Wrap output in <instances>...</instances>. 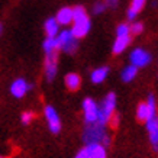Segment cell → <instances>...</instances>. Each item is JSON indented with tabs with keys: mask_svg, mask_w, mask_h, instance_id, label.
Here are the masks:
<instances>
[{
	"mask_svg": "<svg viewBox=\"0 0 158 158\" xmlns=\"http://www.w3.org/2000/svg\"><path fill=\"white\" fill-rule=\"evenodd\" d=\"M0 158H5V157H3V155H0Z\"/></svg>",
	"mask_w": 158,
	"mask_h": 158,
	"instance_id": "obj_29",
	"label": "cell"
},
{
	"mask_svg": "<svg viewBox=\"0 0 158 158\" xmlns=\"http://www.w3.org/2000/svg\"><path fill=\"white\" fill-rule=\"evenodd\" d=\"M129 31H131V34H134V35L142 34V31H144V25L141 23V22H135V23H132L129 26Z\"/></svg>",
	"mask_w": 158,
	"mask_h": 158,
	"instance_id": "obj_22",
	"label": "cell"
},
{
	"mask_svg": "<svg viewBox=\"0 0 158 158\" xmlns=\"http://www.w3.org/2000/svg\"><path fill=\"white\" fill-rule=\"evenodd\" d=\"M74 158H87V154H86V148H83V149H80L78 152L76 154V157Z\"/></svg>",
	"mask_w": 158,
	"mask_h": 158,
	"instance_id": "obj_26",
	"label": "cell"
},
{
	"mask_svg": "<svg viewBox=\"0 0 158 158\" xmlns=\"http://www.w3.org/2000/svg\"><path fill=\"white\" fill-rule=\"evenodd\" d=\"M131 44V35H126V36H116L115 42H113V47H112V51L115 55H119L125 51V49L129 47Z\"/></svg>",
	"mask_w": 158,
	"mask_h": 158,
	"instance_id": "obj_12",
	"label": "cell"
},
{
	"mask_svg": "<svg viewBox=\"0 0 158 158\" xmlns=\"http://www.w3.org/2000/svg\"><path fill=\"white\" fill-rule=\"evenodd\" d=\"M106 3L109 6H112V7H115V6L118 5V0H106Z\"/></svg>",
	"mask_w": 158,
	"mask_h": 158,
	"instance_id": "obj_27",
	"label": "cell"
},
{
	"mask_svg": "<svg viewBox=\"0 0 158 158\" xmlns=\"http://www.w3.org/2000/svg\"><path fill=\"white\" fill-rule=\"evenodd\" d=\"M64 83H65V86H67L68 90L76 91L80 89V86H81V77L78 76V74H76V73H70V74L65 76Z\"/></svg>",
	"mask_w": 158,
	"mask_h": 158,
	"instance_id": "obj_14",
	"label": "cell"
},
{
	"mask_svg": "<svg viewBox=\"0 0 158 158\" xmlns=\"http://www.w3.org/2000/svg\"><path fill=\"white\" fill-rule=\"evenodd\" d=\"M83 141L86 145L90 144H100L103 147H109L110 144V136L106 131V126L97 123H86L84 125V131H83Z\"/></svg>",
	"mask_w": 158,
	"mask_h": 158,
	"instance_id": "obj_1",
	"label": "cell"
},
{
	"mask_svg": "<svg viewBox=\"0 0 158 158\" xmlns=\"http://www.w3.org/2000/svg\"><path fill=\"white\" fill-rule=\"evenodd\" d=\"M145 126H147V131L149 132V141H151V145H152L154 151L158 149V119L157 116H152V118H148L145 120Z\"/></svg>",
	"mask_w": 158,
	"mask_h": 158,
	"instance_id": "obj_10",
	"label": "cell"
},
{
	"mask_svg": "<svg viewBox=\"0 0 158 158\" xmlns=\"http://www.w3.org/2000/svg\"><path fill=\"white\" fill-rule=\"evenodd\" d=\"M115 107H116V94L115 93H109L105 97V100L99 106V112H97V123L103 125H109V120L112 118V115L115 113Z\"/></svg>",
	"mask_w": 158,
	"mask_h": 158,
	"instance_id": "obj_3",
	"label": "cell"
},
{
	"mask_svg": "<svg viewBox=\"0 0 158 158\" xmlns=\"http://www.w3.org/2000/svg\"><path fill=\"white\" fill-rule=\"evenodd\" d=\"M44 29H45V34L48 38H55L60 32V25L55 20V18H49V19L45 20V25H44Z\"/></svg>",
	"mask_w": 158,
	"mask_h": 158,
	"instance_id": "obj_15",
	"label": "cell"
},
{
	"mask_svg": "<svg viewBox=\"0 0 158 158\" xmlns=\"http://www.w3.org/2000/svg\"><path fill=\"white\" fill-rule=\"evenodd\" d=\"M55 38H57L58 45H60V51H64L67 54H74L78 48V39L71 34L70 29L60 31Z\"/></svg>",
	"mask_w": 158,
	"mask_h": 158,
	"instance_id": "obj_4",
	"label": "cell"
},
{
	"mask_svg": "<svg viewBox=\"0 0 158 158\" xmlns=\"http://www.w3.org/2000/svg\"><path fill=\"white\" fill-rule=\"evenodd\" d=\"M126 35H131L129 25H126V23H120L119 26L116 28V36H126Z\"/></svg>",
	"mask_w": 158,
	"mask_h": 158,
	"instance_id": "obj_21",
	"label": "cell"
},
{
	"mask_svg": "<svg viewBox=\"0 0 158 158\" xmlns=\"http://www.w3.org/2000/svg\"><path fill=\"white\" fill-rule=\"evenodd\" d=\"M55 20L58 25H70L73 22V9L71 7H61L58 10Z\"/></svg>",
	"mask_w": 158,
	"mask_h": 158,
	"instance_id": "obj_13",
	"label": "cell"
},
{
	"mask_svg": "<svg viewBox=\"0 0 158 158\" xmlns=\"http://www.w3.org/2000/svg\"><path fill=\"white\" fill-rule=\"evenodd\" d=\"M118 122H119V116L113 113V115H112V118H110V120H109V123L112 125L113 128H116V126H118Z\"/></svg>",
	"mask_w": 158,
	"mask_h": 158,
	"instance_id": "obj_25",
	"label": "cell"
},
{
	"mask_svg": "<svg viewBox=\"0 0 158 158\" xmlns=\"http://www.w3.org/2000/svg\"><path fill=\"white\" fill-rule=\"evenodd\" d=\"M57 62H58V52L47 54L45 57V76L48 81H52L57 76Z\"/></svg>",
	"mask_w": 158,
	"mask_h": 158,
	"instance_id": "obj_8",
	"label": "cell"
},
{
	"mask_svg": "<svg viewBox=\"0 0 158 158\" xmlns=\"http://www.w3.org/2000/svg\"><path fill=\"white\" fill-rule=\"evenodd\" d=\"M145 2H147V0H132L131 7L128 9V19L134 20L135 18H136V15L145 7Z\"/></svg>",
	"mask_w": 158,
	"mask_h": 158,
	"instance_id": "obj_17",
	"label": "cell"
},
{
	"mask_svg": "<svg viewBox=\"0 0 158 158\" xmlns=\"http://www.w3.org/2000/svg\"><path fill=\"white\" fill-rule=\"evenodd\" d=\"M42 48H44V51H45V55H47V54L58 52V51H60V45H58L57 38H48V36H47V39H45L42 44Z\"/></svg>",
	"mask_w": 158,
	"mask_h": 158,
	"instance_id": "obj_19",
	"label": "cell"
},
{
	"mask_svg": "<svg viewBox=\"0 0 158 158\" xmlns=\"http://www.w3.org/2000/svg\"><path fill=\"white\" fill-rule=\"evenodd\" d=\"M2 34H3V25L0 23V35H2Z\"/></svg>",
	"mask_w": 158,
	"mask_h": 158,
	"instance_id": "obj_28",
	"label": "cell"
},
{
	"mask_svg": "<svg viewBox=\"0 0 158 158\" xmlns=\"http://www.w3.org/2000/svg\"><path fill=\"white\" fill-rule=\"evenodd\" d=\"M34 113L32 112H23L22 113V118H20V120H22V123L23 125H29L32 120H34Z\"/></svg>",
	"mask_w": 158,
	"mask_h": 158,
	"instance_id": "obj_23",
	"label": "cell"
},
{
	"mask_svg": "<svg viewBox=\"0 0 158 158\" xmlns=\"http://www.w3.org/2000/svg\"><path fill=\"white\" fill-rule=\"evenodd\" d=\"M87 158H107L106 148L100 144H90L86 145Z\"/></svg>",
	"mask_w": 158,
	"mask_h": 158,
	"instance_id": "obj_11",
	"label": "cell"
},
{
	"mask_svg": "<svg viewBox=\"0 0 158 158\" xmlns=\"http://www.w3.org/2000/svg\"><path fill=\"white\" fill-rule=\"evenodd\" d=\"M106 10V5L105 3H96V6L93 7V12L96 15H100V13H103Z\"/></svg>",
	"mask_w": 158,
	"mask_h": 158,
	"instance_id": "obj_24",
	"label": "cell"
},
{
	"mask_svg": "<svg viewBox=\"0 0 158 158\" xmlns=\"http://www.w3.org/2000/svg\"><path fill=\"white\" fill-rule=\"evenodd\" d=\"M44 113H45V119H47V123H48L49 132L51 134H58L61 131V119H60L55 107L51 105H47L45 109H44Z\"/></svg>",
	"mask_w": 158,
	"mask_h": 158,
	"instance_id": "obj_5",
	"label": "cell"
},
{
	"mask_svg": "<svg viewBox=\"0 0 158 158\" xmlns=\"http://www.w3.org/2000/svg\"><path fill=\"white\" fill-rule=\"evenodd\" d=\"M152 57L151 54L144 48H135L129 55V61L132 65H135L136 68H142V67H147L149 62H151Z\"/></svg>",
	"mask_w": 158,
	"mask_h": 158,
	"instance_id": "obj_6",
	"label": "cell"
},
{
	"mask_svg": "<svg viewBox=\"0 0 158 158\" xmlns=\"http://www.w3.org/2000/svg\"><path fill=\"white\" fill-rule=\"evenodd\" d=\"M73 9V28H71V34L76 36L77 39L84 38L91 28V22L87 16V12L83 6H74Z\"/></svg>",
	"mask_w": 158,
	"mask_h": 158,
	"instance_id": "obj_2",
	"label": "cell"
},
{
	"mask_svg": "<svg viewBox=\"0 0 158 158\" xmlns=\"http://www.w3.org/2000/svg\"><path fill=\"white\" fill-rule=\"evenodd\" d=\"M152 116H157V113H151L147 103H139L136 107V119L141 122H145L148 118H152Z\"/></svg>",
	"mask_w": 158,
	"mask_h": 158,
	"instance_id": "obj_18",
	"label": "cell"
},
{
	"mask_svg": "<svg viewBox=\"0 0 158 158\" xmlns=\"http://www.w3.org/2000/svg\"><path fill=\"white\" fill-rule=\"evenodd\" d=\"M107 74H109V67H99L91 71L90 78L94 84H100V83H103L106 80Z\"/></svg>",
	"mask_w": 158,
	"mask_h": 158,
	"instance_id": "obj_16",
	"label": "cell"
},
{
	"mask_svg": "<svg viewBox=\"0 0 158 158\" xmlns=\"http://www.w3.org/2000/svg\"><path fill=\"white\" fill-rule=\"evenodd\" d=\"M136 74H138V68L135 67V65H132V64H129L128 67H125L123 70H122L120 77H122V80H123L125 83H129L136 77Z\"/></svg>",
	"mask_w": 158,
	"mask_h": 158,
	"instance_id": "obj_20",
	"label": "cell"
},
{
	"mask_svg": "<svg viewBox=\"0 0 158 158\" xmlns=\"http://www.w3.org/2000/svg\"><path fill=\"white\" fill-rule=\"evenodd\" d=\"M29 89H32V86L28 84L25 78H16V80L10 84V93H12V96L16 97V99H22L29 91Z\"/></svg>",
	"mask_w": 158,
	"mask_h": 158,
	"instance_id": "obj_9",
	"label": "cell"
},
{
	"mask_svg": "<svg viewBox=\"0 0 158 158\" xmlns=\"http://www.w3.org/2000/svg\"><path fill=\"white\" fill-rule=\"evenodd\" d=\"M99 105L91 97L83 100V113H84V123H94L97 120Z\"/></svg>",
	"mask_w": 158,
	"mask_h": 158,
	"instance_id": "obj_7",
	"label": "cell"
}]
</instances>
